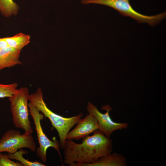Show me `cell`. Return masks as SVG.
Here are the masks:
<instances>
[{
  "instance_id": "1",
  "label": "cell",
  "mask_w": 166,
  "mask_h": 166,
  "mask_svg": "<svg viewBox=\"0 0 166 166\" xmlns=\"http://www.w3.org/2000/svg\"><path fill=\"white\" fill-rule=\"evenodd\" d=\"M84 137L81 143L66 139L63 148L64 162L70 166H84L112 152L113 142L98 129Z\"/></svg>"
},
{
  "instance_id": "2",
  "label": "cell",
  "mask_w": 166,
  "mask_h": 166,
  "mask_svg": "<svg viewBox=\"0 0 166 166\" xmlns=\"http://www.w3.org/2000/svg\"><path fill=\"white\" fill-rule=\"evenodd\" d=\"M29 101L44 117L49 119L58 132L60 147L63 149L67 134L71 129L79 122L83 114L80 113L71 117H65L54 113L47 106L40 88H38L34 93L30 94Z\"/></svg>"
},
{
  "instance_id": "3",
  "label": "cell",
  "mask_w": 166,
  "mask_h": 166,
  "mask_svg": "<svg viewBox=\"0 0 166 166\" xmlns=\"http://www.w3.org/2000/svg\"><path fill=\"white\" fill-rule=\"evenodd\" d=\"M29 93L27 87H22L10 97V110L15 126L23 129L25 132L32 134L33 128L29 117L28 101Z\"/></svg>"
},
{
  "instance_id": "4",
  "label": "cell",
  "mask_w": 166,
  "mask_h": 166,
  "mask_svg": "<svg viewBox=\"0 0 166 166\" xmlns=\"http://www.w3.org/2000/svg\"><path fill=\"white\" fill-rule=\"evenodd\" d=\"M83 4H101L111 7L118 11L123 16L129 17L139 23H146L153 26L157 24L166 17V12L153 16H147L135 10L129 2V0H82Z\"/></svg>"
},
{
  "instance_id": "5",
  "label": "cell",
  "mask_w": 166,
  "mask_h": 166,
  "mask_svg": "<svg viewBox=\"0 0 166 166\" xmlns=\"http://www.w3.org/2000/svg\"><path fill=\"white\" fill-rule=\"evenodd\" d=\"M23 148L32 152L36 150V144L32 134L20 132L14 129L6 131L0 139V152L13 153Z\"/></svg>"
},
{
  "instance_id": "6",
  "label": "cell",
  "mask_w": 166,
  "mask_h": 166,
  "mask_svg": "<svg viewBox=\"0 0 166 166\" xmlns=\"http://www.w3.org/2000/svg\"><path fill=\"white\" fill-rule=\"evenodd\" d=\"M28 105L29 112L34 121L39 144V147L36 149L37 156L43 162L45 163L47 161V150L48 148L52 147L57 151L61 156L59 141L50 140L43 132L41 121L44 119V115L30 102L28 103Z\"/></svg>"
},
{
  "instance_id": "7",
  "label": "cell",
  "mask_w": 166,
  "mask_h": 166,
  "mask_svg": "<svg viewBox=\"0 0 166 166\" xmlns=\"http://www.w3.org/2000/svg\"><path fill=\"white\" fill-rule=\"evenodd\" d=\"M102 109L106 112L102 113L100 112L97 107L89 102L87 109L89 114L94 116L97 121L99 129L107 137L110 138L114 132L118 130L127 128L129 124L126 123H117L113 121L110 117L109 112L112 110L110 106L107 105L103 106Z\"/></svg>"
},
{
  "instance_id": "8",
  "label": "cell",
  "mask_w": 166,
  "mask_h": 166,
  "mask_svg": "<svg viewBox=\"0 0 166 166\" xmlns=\"http://www.w3.org/2000/svg\"><path fill=\"white\" fill-rule=\"evenodd\" d=\"M98 129V123L96 117L89 114L83 119L81 118L75 127L69 131L66 139L78 140Z\"/></svg>"
},
{
  "instance_id": "9",
  "label": "cell",
  "mask_w": 166,
  "mask_h": 166,
  "mask_svg": "<svg viewBox=\"0 0 166 166\" xmlns=\"http://www.w3.org/2000/svg\"><path fill=\"white\" fill-rule=\"evenodd\" d=\"M21 51L9 46L0 49V70L21 64L19 60Z\"/></svg>"
},
{
  "instance_id": "10",
  "label": "cell",
  "mask_w": 166,
  "mask_h": 166,
  "mask_svg": "<svg viewBox=\"0 0 166 166\" xmlns=\"http://www.w3.org/2000/svg\"><path fill=\"white\" fill-rule=\"evenodd\" d=\"M127 164L126 158L122 154L112 152L84 166H126Z\"/></svg>"
},
{
  "instance_id": "11",
  "label": "cell",
  "mask_w": 166,
  "mask_h": 166,
  "mask_svg": "<svg viewBox=\"0 0 166 166\" xmlns=\"http://www.w3.org/2000/svg\"><path fill=\"white\" fill-rule=\"evenodd\" d=\"M9 47L21 50L30 42L29 35L20 33L13 36L4 38Z\"/></svg>"
},
{
  "instance_id": "12",
  "label": "cell",
  "mask_w": 166,
  "mask_h": 166,
  "mask_svg": "<svg viewBox=\"0 0 166 166\" xmlns=\"http://www.w3.org/2000/svg\"><path fill=\"white\" fill-rule=\"evenodd\" d=\"M19 7L13 0H0V12L4 16L8 17L15 15Z\"/></svg>"
},
{
  "instance_id": "13",
  "label": "cell",
  "mask_w": 166,
  "mask_h": 166,
  "mask_svg": "<svg viewBox=\"0 0 166 166\" xmlns=\"http://www.w3.org/2000/svg\"><path fill=\"white\" fill-rule=\"evenodd\" d=\"M26 151L19 149L13 153H8L9 158L11 160H15L21 163L24 166H45L46 165L37 161L32 162L24 158L23 155L27 153Z\"/></svg>"
},
{
  "instance_id": "14",
  "label": "cell",
  "mask_w": 166,
  "mask_h": 166,
  "mask_svg": "<svg viewBox=\"0 0 166 166\" xmlns=\"http://www.w3.org/2000/svg\"><path fill=\"white\" fill-rule=\"evenodd\" d=\"M18 86L16 82L7 85L0 84V98L11 97L18 90Z\"/></svg>"
},
{
  "instance_id": "15",
  "label": "cell",
  "mask_w": 166,
  "mask_h": 166,
  "mask_svg": "<svg viewBox=\"0 0 166 166\" xmlns=\"http://www.w3.org/2000/svg\"><path fill=\"white\" fill-rule=\"evenodd\" d=\"M0 166H23L19 162H15L10 159L7 155L0 152Z\"/></svg>"
},
{
  "instance_id": "16",
  "label": "cell",
  "mask_w": 166,
  "mask_h": 166,
  "mask_svg": "<svg viewBox=\"0 0 166 166\" xmlns=\"http://www.w3.org/2000/svg\"><path fill=\"white\" fill-rule=\"evenodd\" d=\"M9 47L7 42L4 38H0V49Z\"/></svg>"
}]
</instances>
